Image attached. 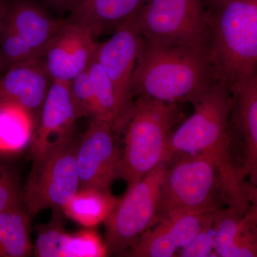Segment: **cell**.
I'll list each match as a JSON object with an SVG mask.
<instances>
[{
  "mask_svg": "<svg viewBox=\"0 0 257 257\" xmlns=\"http://www.w3.org/2000/svg\"><path fill=\"white\" fill-rule=\"evenodd\" d=\"M191 102L194 112L172 132L167 162L181 155H202L218 171L223 202L241 214L256 204L257 192L245 181L233 150L229 121L234 105L227 84L216 81Z\"/></svg>",
  "mask_w": 257,
  "mask_h": 257,
  "instance_id": "1",
  "label": "cell"
},
{
  "mask_svg": "<svg viewBox=\"0 0 257 257\" xmlns=\"http://www.w3.org/2000/svg\"><path fill=\"white\" fill-rule=\"evenodd\" d=\"M216 81L209 51L143 41L134 72V95L175 104L191 102Z\"/></svg>",
  "mask_w": 257,
  "mask_h": 257,
  "instance_id": "2",
  "label": "cell"
},
{
  "mask_svg": "<svg viewBox=\"0 0 257 257\" xmlns=\"http://www.w3.org/2000/svg\"><path fill=\"white\" fill-rule=\"evenodd\" d=\"M209 10L211 62L230 88L256 74L257 0H225Z\"/></svg>",
  "mask_w": 257,
  "mask_h": 257,
  "instance_id": "3",
  "label": "cell"
},
{
  "mask_svg": "<svg viewBox=\"0 0 257 257\" xmlns=\"http://www.w3.org/2000/svg\"><path fill=\"white\" fill-rule=\"evenodd\" d=\"M177 117V104L138 96L123 130L118 179L132 185L167 162L169 139Z\"/></svg>",
  "mask_w": 257,
  "mask_h": 257,
  "instance_id": "4",
  "label": "cell"
},
{
  "mask_svg": "<svg viewBox=\"0 0 257 257\" xmlns=\"http://www.w3.org/2000/svg\"><path fill=\"white\" fill-rule=\"evenodd\" d=\"M131 21L147 43L210 52V13L205 0H145Z\"/></svg>",
  "mask_w": 257,
  "mask_h": 257,
  "instance_id": "5",
  "label": "cell"
},
{
  "mask_svg": "<svg viewBox=\"0 0 257 257\" xmlns=\"http://www.w3.org/2000/svg\"><path fill=\"white\" fill-rule=\"evenodd\" d=\"M171 161L174 164L167 167L152 226L179 213L218 210L220 179L211 161L199 155H181Z\"/></svg>",
  "mask_w": 257,
  "mask_h": 257,
  "instance_id": "6",
  "label": "cell"
},
{
  "mask_svg": "<svg viewBox=\"0 0 257 257\" xmlns=\"http://www.w3.org/2000/svg\"><path fill=\"white\" fill-rule=\"evenodd\" d=\"M169 162L144 176L118 199L105 224L107 255L124 254L153 225Z\"/></svg>",
  "mask_w": 257,
  "mask_h": 257,
  "instance_id": "7",
  "label": "cell"
},
{
  "mask_svg": "<svg viewBox=\"0 0 257 257\" xmlns=\"http://www.w3.org/2000/svg\"><path fill=\"white\" fill-rule=\"evenodd\" d=\"M77 141L78 138L74 135L33 160L23 197L30 216L47 209H62L79 190Z\"/></svg>",
  "mask_w": 257,
  "mask_h": 257,
  "instance_id": "8",
  "label": "cell"
},
{
  "mask_svg": "<svg viewBox=\"0 0 257 257\" xmlns=\"http://www.w3.org/2000/svg\"><path fill=\"white\" fill-rule=\"evenodd\" d=\"M65 21L54 18L31 0L8 3L0 30L5 70L19 62L41 58Z\"/></svg>",
  "mask_w": 257,
  "mask_h": 257,
  "instance_id": "9",
  "label": "cell"
},
{
  "mask_svg": "<svg viewBox=\"0 0 257 257\" xmlns=\"http://www.w3.org/2000/svg\"><path fill=\"white\" fill-rule=\"evenodd\" d=\"M143 40L131 20L118 27L112 36L98 43L95 58L110 79L119 107L123 132L134 104L133 75Z\"/></svg>",
  "mask_w": 257,
  "mask_h": 257,
  "instance_id": "10",
  "label": "cell"
},
{
  "mask_svg": "<svg viewBox=\"0 0 257 257\" xmlns=\"http://www.w3.org/2000/svg\"><path fill=\"white\" fill-rule=\"evenodd\" d=\"M116 135L110 123L89 119L85 131L78 138L76 150L79 188L110 191L111 184L118 179L121 153Z\"/></svg>",
  "mask_w": 257,
  "mask_h": 257,
  "instance_id": "11",
  "label": "cell"
},
{
  "mask_svg": "<svg viewBox=\"0 0 257 257\" xmlns=\"http://www.w3.org/2000/svg\"><path fill=\"white\" fill-rule=\"evenodd\" d=\"M98 43L87 29L66 20L40 58L52 82L69 83L87 70Z\"/></svg>",
  "mask_w": 257,
  "mask_h": 257,
  "instance_id": "12",
  "label": "cell"
},
{
  "mask_svg": "<svg viewBox=\"0 0 257 257\" xmlns=\"http://www.w3.org/2000/svg\"><path fill=\"white\" fill-rule=\"evenodd\" d=\"M220 209V208H219ZM217 211V210H216ZM210 213H179L162 219L148 229L124 253L133 257H171L190 242L214 220Z\"/></svg>",
  "mask_w": 257,
  "mask_h": 257,
  "instance_id": "13",
  "label": "cell"
},
{
  "mask_svg": "<svg viewBox=\"0 0 257 257\" xmlns=\"http://www.w3.org/2000/svg\"><path fill=\"white\" fill-rule=\"evenodd\" d=\"M77 119L69 83L52 82L30 144L33 160L41 157L52 147L74 136Z\"/></svg>",
  "mask_w": 257,
  "mask_h": 257,
  "instance_id": "14",
  "label": "cell"
},
{
  "mask_svg": "<svg viewBox=\"0 0 257 257\" xmlns=\"http://www.w3.org/2000/svg\"><path fill=\"white\" fill-rule=\"evenodd\" d=\"M52 83L41 59L13 64L0 75V102L21 106L37 122Z\"/></svg>",
  "mask_w": 257,
  "mask_h": 257,
  "instance_id": "15",
  "label": "cell"
},
{
  "mask_svg": "<svg viewBox=\"0 0 257 257\" xmlns=\"http://www.w3.org/2000/svg\"><path fill=\"white\" fill-rule=\"evenodd\" d=\"M230 89L234 97L231 114L242 147L243 175L256 192L257 74L235 83Z\"/></svg>",
  "mask_w": 257,
  "mask_h": 257,
  "instance_id": "16",
  "label": "cell"
},
{
  "mask_svg": "<svg viewBox=\"0 0 257 257\" xmlns=\"http://www.w3.org/2000/svg\"><path fill=\"white\" fill-rule=\"evenodd\" d=\"M256 204L245 214L228 207L214 215V249L216 256H257Z\"/></svg>",
  "mask_w": 257,
  "mask_h": 257,
  "instance_id": "17",
  "label": "cell"
},
{
  "mask_svg": "<svg viewBox=\"0 0 257 257\" xmlns=\"http://www.w3.org/2000/svg\"><path fill=\"white\" fill-rule=\"evenodd\" d=\"M145 0H76L69 20L89 30L94 37L127 23Z\"/></svg>",
  "mask_w": 257,
  "mask_h": 257,
  "instance_id": "18",
  "label": "cell"
},
{
  "mask_svg": "<svg viewBox=\"0 0 257 257\" xmlns=\"http://www.w3.org/2000/svg\"><path fill=\"white\" fill-rule=\"evenodd\" d=\"M117 199L110 191L97 188H79L61 210L64 215L85 228L104 223Z\"/></svg>",
  "mask_w": 257,
  "mask_h": 257,
  "instance_id": "19",
  "label": "cell"
},
{
  "mask_svg": "<svg viewBox=\"0 0 257 257\" xmlns=\"http://www.w3.org/2000/svg\"><path fill=\"white\" fill-rule=\"evenodd\" d=\"M36 124L21 106L0 102V156H13L30 147Z\"/></svg>",
  "mask_w": 257,
  "mask_h": 257,
  "instance_id": "20",
  "label": "cell"
},
{
  "mask_svg": "<svg viewBox=\"0 0 257 257\" xmlns=\"http://www.w3.org/2000/svg\"><path fill=\"white\" fill-rule=\"evenodd\" d=\"M30 216L24 206L0 211V257H27L33 252Z\"/></svg>",
  "mask_w": 257,
  "mask_h": 257,
  "instance_id": "21",
  "label": "cell"
},
{
  "mask_svg": "<svg viewBox=\"0 0 257 257\" xmlns=\"http://www.w3.org/2000/svg\"><path fill=\"white\" fill-rule=\"evenodd\" d=\"M97 108V119L110 123L116 134L121 133L119 107L110 79L95 56L87 69Z\"/></svg>",
  "mask_w": 257,
  "mask_h": 257,
  "instance_id": "22",
  "label": "cell"
},
{
  "mask_svg": "<svg viewBox=\"0 0 257 257\" xmlns=\"http://www.w3.org/2000/svg\"><path fill=\"white\" fill-rule=\"evenodd\" d=\"M107 256L106 245L94 228L76 233H64L61 239L60 257H103Z\"/></svg>",
  "mask_w": 257,
  "mask_h": 257,
  "instance_id": "23",
  "label": "cell"
},
{
  "mask_svg": "<svg viewBox=\"0 0 257 257\" xmlns=\"http://www.w3.org/2000/svg\"><path fill=\"white\" fill-rule=\"evenodd\" d=\"M61 209H54L52 219L37 226V240L32 254L37 257H59L61 236L64 229Z\"/></svg>",
  "mask_w": 257,
  "mask_h": 257,
  "instance_id": "24",
  "label": "cell"
},
{
  "mask_svg": "<svg viewBox=\"0 0 257 257\" xmlns=\"http://www.w3.org/2000/svg\"><path fill=\"white\" fill-rule=\"evenodd\" d=\"M69 89L77 118L97 119L95 97L87 70L69 82Z\"/></svg>",
  "mask_w": 257,
  "mask_h": 257,
  "instance_id": "25",
  "label": "cell"
},
{
  "mask_svg": "<svg viewBox=\"0 0 257 257\" xmlns=\"http://www.w3.org/2000/svg\"><path fill=\"white\" fill-rule=\"evenodd\" d=\"M23 197L16 175L0 162V211L24 206Z\"/></svg>",
  "mask_w": 257,
  "mask_h": 257,
  "instance_id": "26",
  "label": "cell"
},
{
  "mask_svg": "<svg viewBox=\"0 0 257 257\" xmlns=\"http://www.w3.org/2000/svg\"><path fill=\"white\" fill-rule=\"evenodd\" d=\"M214 220L209 223L193 238L190 242L180 248L179 256L207 257L214 256ZM216 255V254H215Z\"/></svg>",
  "mask_w": 257,
  "mask_h": 257,
  "instance_id": "27",
  "label": "cell"
},
{
  "mask_svg": "<svg viewBox=\"0 0 257 257\" xmlns=\"http://www.w3.org/2000/svg\"><path fill=\"white\" fill-rule=\"evenodd\" d=\"M43 1L54 8L62 9V8H70L76 0H43Z\"/></svg>",
  "mask_w": 257,
  "mask_h": 257,
  "instance_id": "28",
  "label": "cell"
},
{
  "mask_svg": "<svg viewBox=\"0 0 257 257\" xmlns=\"http://www.w3.org/2000/svg\"><path fill=\"white\" fill-rule=\"evenodd\" d=\"M7 6H8V3L6 0H0V30H1L2 23L6 12ZM4 71L5 68L2 62L1 56H0V75L4 72Z\"/></svg>",
  "mask_w": 257,
  "mask_h": 257,
  "instance_id": "29",
  "label": "cell"
},
{
  "mask_svg": "<svg viewBox=\"0 0 257 257\" xmlns=\"http://www.w3.org/2000/svg\"><path fill=\"white\" fill-rule=\"evenodd\" d=\"M206 3H207V7L209 8H213L215 7L216 5L221 4L225 0H205Z\"/></svg>",
  "mask_w": 257,
  "mask_h": 257,
  "instance_id": "30",
  "label": "cell"
}]
</instances>
